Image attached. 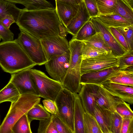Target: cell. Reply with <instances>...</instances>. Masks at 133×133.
<instances>
[{
    "label": "cell",
    "mask_w": 133,
    "mask_h": 133,
    "mask_svg": "<svg viewBox=\"0 0 133 133\" xmlns=\"http://www.w3.org/2000/svg\"><path fill=\"white\" fill-rule=\"evenodd\" d=\"M90 20L94 25L96 32L101 33L104 39L110 48L111 54L119 57L127 52L116 39L108 28L96 17H91Z\"/></svg>",
    "instance_id": "7c38bea8"
},
{
    "label": "cell",
    "mask_w": 133,
    "mask_h": 133,
    "mask_svg": "<svg viewBox=\"0 0 133 133\" xmlns=\"http://www.w3.org/2000/svg\"><path fill=\"white\" fill-rule=\"evenodd\" d=\"M30 123L27 117V113L25 114L13 125L12 128V133H32Z\"/></svg>",
    "instance_id": "f546056e"
},
{
    "label": "cell",
    "mask_w": 133,
    "mask_h": 133,
    "mask_svg": "<svg viewBox=\"0 0 133 133\" xmlns=\"http://www.w3.org/2000/svg\"><path fill=\"white\" fill-rule=\"evenodd\" d=\"M118 70V67H113L83 74L81 76L80 83L101 85Z\"/></svg>",
    "instance_id": "5bb4252c"
},
{
    "label": "cell",
    "mask_w": 133,
    "mask_h": 133,
    "mask_svg": "<svg viewBox=\"0 0 133 133\" xmlns=\"http://www.w3.org/2000/svg\"><path fill=\"white\" fill-rule=\"evenodd\" d=\"M55 101L57 108V115L69 128L72 133H75V98L74 94L63 88Z\"/></svg>",
    "instance_id": "52a82bcc"
},
{
    "label": "cell",
    "mask_w": 133,
    "mask_h": 133,
    "mask_svg": "<svg viewBox=\"0 0 133 133\" xmlns=\"http://www.w3.org/2000/svg\"><path fill=\"white\" fill-rule=\"evenodd\" d=\"M118 57L108 54L82 60L81 75L96 72L105 69L119 66Z\"/></svg>",
    "instance_id": "ba28073f"
},
{
    "label": "cell",
    "mask_w": 133,
    "mask_h": 133,
    "mask_svg": "<svg viewBox=\"0 0 133 133\" xmlns=\"http://www.w3.org/2000/svg\"><path fill=\"white\" fill-rule=\"evenodd\" d=\"M116 28L125 38L129 51L133 50V24Z\"/></svg>",
    "instance_id": "e575fe53"
},
{
    "label": "cell",
    "mask_w": 133,
    "mask_h": 133,
    "mask_svg": "<svg viewBox=\"0 0 133 133\" xmlns=\"http://www.w3.org/2000/svg\"><path fill=\"white\" fill-rule=\"evenodd\" d=\"M38 133H58L53 122L52 117L46 119L39 121Z\"/></svg>",
    "instance_id": "836d02e7"
},
{
    "label": "cell",
    "mask_w": 133,
    "mask_h": 133,
    "mask_svg": "<svg viewBox=\"0 0 133 133\" xmlns=\"http://www.w3.org/2000/svg\"><path fill=\"white\" fill-rule=\"evenodd\" d=\"M123 118L120 133H133V116Z\"/></svg>",
    "instance_id": "60d3db41"
},
{
    "label": "cell",
    "mask_w": 133,
    "mask_h": 133,
    "mask_svg": "<svg viewBox=\"0 0 133 133\" xmlns=\"http://www.w3.org/2000/svg\"><path fill=\"white\" fill-rule=\"evenodd\" d=\"M36 65L17 39L0 42V67L4 72L11 74Z\"/></svg>",
    "instance_id": "7a4b0ae2"
},
{
    "label": "cell",
    "mask_w": 133,
    "mask_h": 133,
    "mask_svg": "<svg viewBox=\"0 0 133 133\" xmlns=\"http://www.w3.org/2000/svg\"><path fill=\"white\" fill-rule=\"evenodd\" d=\"M98 88V85L95 84H83L78 93L85 112L92 115L97 104L96 97Z\"/></svg>",
    "instance_id": "4fadbf2b"
},
{
    "label": "cell",
    "mask_w": 133,
    "mask_h": 133,
    "mask_svg": "<svg viewBox=\"0 0 133 133\" xmlns=\"http://www.w3.org/2000/svg\"><path fill=\"white\" fill-rule=\"evenodd\" d=\"M113 14L119 15L128 21L133 22V10L122 0H117Z\"/></svg>",
    "instance_id": "4316f807"
},
{
    "label": "cell",
    "mask_w": 133,
    "mask_h": 133,
    "mask_svg": "<svg viewBox=\"0 0 133 133\" xmlns=\"http://www.w3.org/2000/svg\"><path fill=\"white\" fill-rule=\"evenodd\" d=\"M70 56L68 68L62 84L63 88L73 93H78L82 87L80 81L83 41L72 38L69 42Z\"/></svg>",
    "instance_id": "3957f363"
},
{
    "label": "cell",
    "mask_w": 133,
    "mask_h": 133,
    "mask_svg": "<svg viewBox=\"0 0 133 133\" xmlns=\"http://www.w3.org/2000/svg\"><path fill=\"white\" fill-rule=\"evenodd\" d=\"M70 56L69 49L63 54L45 63L46 70L53 79L62 83L68 68Z\"/></svg>",
    "instance_id": "30bf717a"
},
{
    "label": "cell",
    "mask_w": 133,
    "mask_h": 133,
    "mask_svg": "<svg viewBox=\"0 0 133 133\" xmlns=\"http://www.w3.org/2000/svg\"><path fill=\"white\" fill-rule=\"evenodd\" d=\"M132 9L133 10V0H122Z\"/></svg>",
    "instance_id": "f6af8a7d"
},
{
    "label": "cell",
    "mask_w": 133,
    "mask_h": 133,
    "mask_svg": "<svg viewBox=\"0 0 133 133\" xmlns=\"http://www.w3.org/2000/svg\"><path fill=\"white\" fill-rule=\"evenodd\" d=\"M0 125H1V124H0Z\"/></svg>",
    "instance_id": "681fc988"
},
{
    "label": "cell",
    "mask_w": 133,
    "mask_h": 133,
    "mask_svg": "<svg viewBox=\"0 0 133 133\" xmlns=\"http://www.w3.org/2000/svg\"><path fill=\"white\" fill-rule=\"evenodd\" d=\"M16 23L19 30L40 40L52 36L66 37L68 33L54 7L32 10L21 9Z\"/></svg>",
    "instance_id": "6da1fadb"
},
{
    "label": "cell",
    "mask_w": 133,
    "mask_h": 133,
    "mask_svg": "<svg viewBox=\"0 0 133 133\" xmlns=\"http://www.w3.org/2000/svg\"><path fill=\"white\" fill-rule=\"evenodd\" d=\"M96 32L94 25L90 19L82 26L72 38L84 41L95 35Z\"/></svg>",
    "instance_id": "83f0119b"
},
{
    "label": "cell",
    "mask_w": 133,
    "mask_h": 133,
    "mask_svg": "<svg viewBox=\"0 0 133 133\" xmlns=\"http://www.w3.org/2000/svg\"><path fill=\"white\" fill-rule=\"evenodd\" d=\"M108 80L114 83L133 87V70H118Z\"/></svg>",
    "instance_id": "7402d4cb"
},
{
    "label": "cell",
    "mask_w": 133,
    "mask_h": 133,
    "mask_svg": "<svg viewBox=\"0 0 133 133\" xmlns=\"http://www.w3.org/2000/svg\"><path fill=\"white\" fill-rule=\"evenodd\" d=\"M17 39L26 53L37 65L44 64L47 60L40 40L21 29Z\"/></svg>",
    "instance_id": "8992f818"
},
{
    "label": "cell",
    "mask_w": 133,
    "mask_h": 133,
    "mask_svg": "<svg viewBox=\"0 0 133 133\" xmlns=\"http://www.w3.org/2000/svg\"><path fill=\"white\" fill-rule=\"evenodd\" d=\"M42 102L44 108L51 115L57 114V108L55 101L45 99L42 101Z\"/></svg>",
    "instance_id": "b9f144b4"
},
{
    "label": "cell",
    "mask_w": 133,
    "mask_h": 133,
    "mask_svg": "<svg viewBox=\"0 0 133 133\" xmlns=\"http://www.w3.org/2000/svg\"><path fill=\"white\" fill-rule=\"evenodd\" d=\"M124 101L109 93L101 85H98L96 97V104L100 107L111 112L116 111V107Z\"/></svg>",
    "instance_id": "e0dca14e"
},
{
    "label": "cell",
    "mask_w": 133,
    "mask_h": 133,
    "mask_svg": "<svg viewBox=\"0 0 133 133\" xmlns=\"http://www.w3.org/2000/svg\"><path fill=\"white\" fill-rule=\"evenodd\" d=\"M112 113L96 104L93 115L96 119L102 133H111Z\"/></svg>",
    "instance_id": "d6986e66"
},
{
    "label": "cell",
    "mask_w": 133,
    "mask_h": 133,
    "mask_svg": "<svg viewBox=\"0 0 133 133\" xmlns=\"http://www.w3.org/2000/svg\"><path fill=\"white\" fill-rule=\"evenodd\" d=\"M75 1L77 3L79 4L81 2L83 1V0H75Z\"/></svg>",
    "instance_id": "7dc6e473"
},
{
    "label": "cell",
    "mask_w": 133,
    "mask_h": 133,
    "mask_svg": "<svg viewBox=\"0 0 133 133\" xmlns=\"http://www.w3.org/2000/svg\"><path fill=\"white\" fill-rule=\"evenodd\" d=\"M30 69L11 74L9 81L15 86L20 95L31 94L38 96L31 74Z\"/></svg>",
    "instance_id": "8fae6325"
},
{
    "label": "cell",
    "mask_w": 133,
    "mask_h": 133,
    "mask_svg": "<svg viewBox=\"0 0 133 133\" xmlns=\"http://www.w3.org/2000/svg\"><path fill=\"white\" fill-rule=\"evenodd\" d=\"M118 57V70H133V50L129 51Z\"/></svg>",
    "instance_id": "d6a6232c"
},
{
    "label": "cell",
    "mask_w": 133,
    "mask_h": 133,
    "mask_svg": "<svg viewBox=\"0 0 133 133\" xmlns=\"http://www.w3.org/2000/svg\"><path fill=\"white\" fill-rule=\"evenodd\" d=\"M1 38H0V41H1Z\"/></svg>",
    "instance_id": "c3c4849f"
},
{
    "label": "cell",
    "mask_w": 133,
    "mask_h": 133,
    "mask_svg": "<svg viewBox=\"0 0 133 133\" xmlns=\"http://www.w3.org/2000/svg\"><path fill=\"white\" fill-rule=\"evenodd\" d=\"M21 9L17 8L15 4L4 0H0V19L6 15H12L16 21Z\"/></svg>",
    "instance_id": "484cf974"
},
{
    "label": "cell",
    "mask_w": 133,
    "mask_h": 133,
    "mask_svg": "<svg viewBox=\"0 0 133 133\" xmlns=\"http://www.w3.org/2000/svg\"><path fill=\"white\" fill-rule=\"evenodd\" d=\"M108 54L105 51L84 42L82 52V59L84 60Z\"/></svg>",
    "instance_id": "4dcf8cb0"
},
{
    "label": "cell",
    "mask_w": 133,
    "mask_h": 133,
    "mask_svg": "<svg viewBox=\"0 0 133 133\" xmlns=\"http://www.w3.org/2000/svg\"><path fill=\"white\" fill-rule=\"evenodd\" d=\"M14 34L9 29L4 26L0 22V38L3 41L14 40Z\"/></svg>",
    "instance_id": "7bdbcfd3"
},
{
    "label": "cell",
    "mask_w": 133,
    "mask_h": 133,
    "mask_svg": "<svg viewBox=\"0 0 133 133\" xmlns=\"http://www.w3.org/2000/svg\"><path fill=\"white\" fill-rule=\"evenodd\" d=\"M40 40L47 61L63 54L69 49V43L66 37L52 36Z\"/></svg>",
    "instance_id": "9c48e42d"
},
{
    "label": "cell",
    "mask_w": 133,
    "mask_h": 133,
    "mask_svg": "<svg viewBox=\"0 0 133 133\" xmlns=\"http://www.w3.org/2000/svg\"><path fill=\"white\" fill-rule=\"evenodd\" d=\"M20 95L15 86L9 81L7 84L0 90V104L7 101L14 102L18 99Z\"/></svg>",
    "instance_id": "603a6c76"
},
{
    "label": "cell",
    "mask_w": 133,
    "mask_h": 133,
    "mask_svg": "<svg viewBox=\"0 0 133 133\" xmlns=\"http://www.w3.org/2000/svg\"><path fill=\"white\" fill-rule=\"evenodd\" d=\"M16 21L14 17L11 15L8 14L0 19L1 23L6 28L9 29L10 25Z\"/></svg>",
    "instance_id": "ee69618b"
},
{
    "label": "cell",
    "mask_w": 133,
    "mask_h": 133,
    "mask_svg": "<svg viewBox=\"0 0 133 133\" xmlns=\"http://www.w3.org/2000/svg\"><path fill=\"white\" fill-rule=\"evenodd\" d=\"M56 0L64 1L74 4H78L75 0H55V1Z\"/></svg>",
    "instance_id": "bcb514c9"
},
{
    "label": "cell",
    "mask_w": 133,
    "mask_h": 133,
    "mask_svg": "<svg viewBox=\"0 0 133 133\" xmlns=\"http://www.w3.org/2000/svg\"><path fill=\"white\" fill-rule=\"evenodd\" d=\"M38 96L31 94L21 95L15 102L11 103L9 109L0 126V133H12V128L21 116L40 102Z\"/></svg>",
    "instance_id": "277c9868"
},
{
    "label": "cell",
    "mask_w": 133,
    "mask_h": 133,
    "mask_svg": "<svg viewBox=\"0 0 133 133\" xmlns=\"http://www.w3.org/2000/svg\"><path fill=\"white\" fill-rule=\"evenodd\" d=\"M53 122L58 133H72L69 128L57 114L52 115Z\"/></svg>",
    "instance_id": "d590c367"
},
{
    "label": "cell",
    "mask_w": 133,
    "mask_h": 133,
    "mask_svg": "<svg viewBox=\"0 0 133 133\" xmlns=\"http://www.w3.org/2000/svg\"><path fill=\"white\" fill-rule=\"evenodd\" d=\"M83 123L84 133H102L96 119L89 113H84Z\"/></svg>",
    "instance_id": "cb8c5ba5"
},
{
    "label": "cell",
    "mask_w": 133,
    "mask_h": 133,
    "mask_svg": "<svg viewBox=\"0 0 133 133\" xmlns=\"http://www.w3.org/2000/svg\"><path fill=\"white\" fill-rule=\"evenodd\" d=\"M83 42L112 54L110 48L100 32H96L95 35Z\"/></svg>",
    "instance_id": "f1b7e54d"
},
{
    "label": "cell",
    "mask_w": 133,
    "mask_h": 133,
    "mask_svg": "<svg viewBox=\"0 0 133 133\" xmlns=\"http://www.w3.org/2000/svg\"><path fill=\"white\" fill-rule=\"evenodd\" d=\"M95 17L107 28H116L133 24V22L128 21L116 14L99 15Z\"/></svg>",
    "instance_id": "ffe728a7"
},
{
    "label": "cell",
    "mask_w": 133,
    "mask_h": 133,
    "mask_svg": "<svg viewBox=\"0 0 133 133\" xmlns=\"http://www.w3.org/2000/svg\"><path fill=\"white\" fill-rule=\"evenodd\" d=\"M107 28L125 51L126 52L129 51L126 41L122 35L116 28L110 27Z\"/></svg>",
    "instance_id": "f35d334b"
},
{
    "label": "cell",
    "mask_w": 133,
    "mask_h": 133,
    "mask_svg": "<svg viewBox=\"0 0 133 133\" xmlns=\"http://www.w3.org/2000/svg\"><path fill=\"white\" fill-rule=\"evenodd\" d=\"M116 109V111L123 118L133 116V112L130 108V104L124 101L118 104Z\"/></svg>",
    "instance_id": "74e56055"
},
{
    "label": "cell",
    "mask_w": 133,
    "mask_h": 133,
    "mask_svg": "<svg viewBox=\"0 0 133 133\" xmlns=\"http://www.w3.org/2000/svg\"><path fill=\"white\" fill-rule=\"evenodd\" d=\"M55 1L56 13L61 22L66 28L76 15L79 4H74L59 0Z\"/></svg>",
    "instance_id": "ac0fdd59"
},
{
    "label": "cell",
    "mask_w": 133,
    "mask_h": 133,
    "mask_svg": "<svg viewBox=\"0 0 133 133\" xmlns=\"http://www.w3.org/2000/svg\"><path fill=\"white\" fill-rule=\"evenodd\" d=\"M99 15L113 14L117 0H96Z\"/></svg>",
    "instance_id": "1f68e13d"
},
{
    "label": "cell",
    "mask_w": 133,
    "mask_h": 133,
    "mask_svg": "<svg viewBox=\"0 0 133 133\" xmlns=\"http://www.w3.org/2000/svg\"><path fill=\"white\" fill-rule=\"evenodd\" d=\"M90 16L83 0L79 4L77 12L65 28L68 33L76 35L82 26L90 19Z\"/></svg>",
    "instance_id": "2e32d148"
},
{
    "label": "cell",
    "mask_w": 133,
    "mask_h": 133,
    "mask_svg": "<svg viewBox=\"0 0 133 133\" xmlns=\"http://www.w3.org/2000/svg\"><path fill=\"white\" fill-rule=\"evenodd\" d=\"M101 85L113 95L130 104H133V87L114 83L108 80Z\"/></svg>",
    "instance_id": "9a60e30c"
},
{
    "label": "cell",
    "mask_w": 133,
    "mask_h": 133,
    "mask_svg": "<svg viewBox=\"0 0 133 133\" xmlns=\"http://www.w3.org/2000/svg\"><path fill=\"white\" fill-rule=\"evenodd\" d=\"M123 118L116 111L112 113L111 133H120Z\"/></svg>",
    "instance_id": "8d00e7d4"
},
{
    "label": "cell",
    "mask_w": 133,
    "mask_h": 133,
    "mask_svg": "<svg viewBox=\"0 0 133 133\" xmlns=\"http://www.w3.org/2000/svg\"><path fill=\"white\" fill-rule=\"evenodd\" d=\"M75 98L74 125L75 133H84L83 115L85 111L77 93H74Z\"/></svg>",
    "instance_id": "44dd1931"
},
{
    "label": "cell",
    "mask_w": 133,
    "mask_h": 133,
    "mask_svg": "<svg viewBox=\"0 0 133 133\" xmlns=\"http://www.w3.org/2000/svg\"><path fill=\"white\" fill-rule=\"evenodd\" d=\"M27 117L31 122L33 120L39 121L50 117L51 115L41 104L38 103L31 108L27 113Z\"/></svg>",
    "instance_id": "d4e9b609"
},
{
    "label": "cell",
    "mask_w": 133,
    "mask_h": 133,
    "mask_svg": "<svg viewBox=\"0 0 133 133\" xmlns=\"http://www.w3.org/2000/svg\"><path fill=\"white\" fill-rule=\"evenodd\" d=\"M91 17H95L99 15L96 0H83Z\"/></svg>",
    "instance_id": "ab89813d"
},
{
    "label": "cell",
    "mask_w": 133,
    "mask_h": 133,
    "mask_svg": "<svg viewBox=\"0 0 133 133\" xmlns=\"http://www.w3.org/2000/svg\"><path fill=\"white\" fill-rule=\"evenodd\" d=\"M30 72L38 95L55 101L63 89L62 83L40 70L31 68Z\"/></svg>",
    "instance_id": "5b68a950"
}]
</instances>
